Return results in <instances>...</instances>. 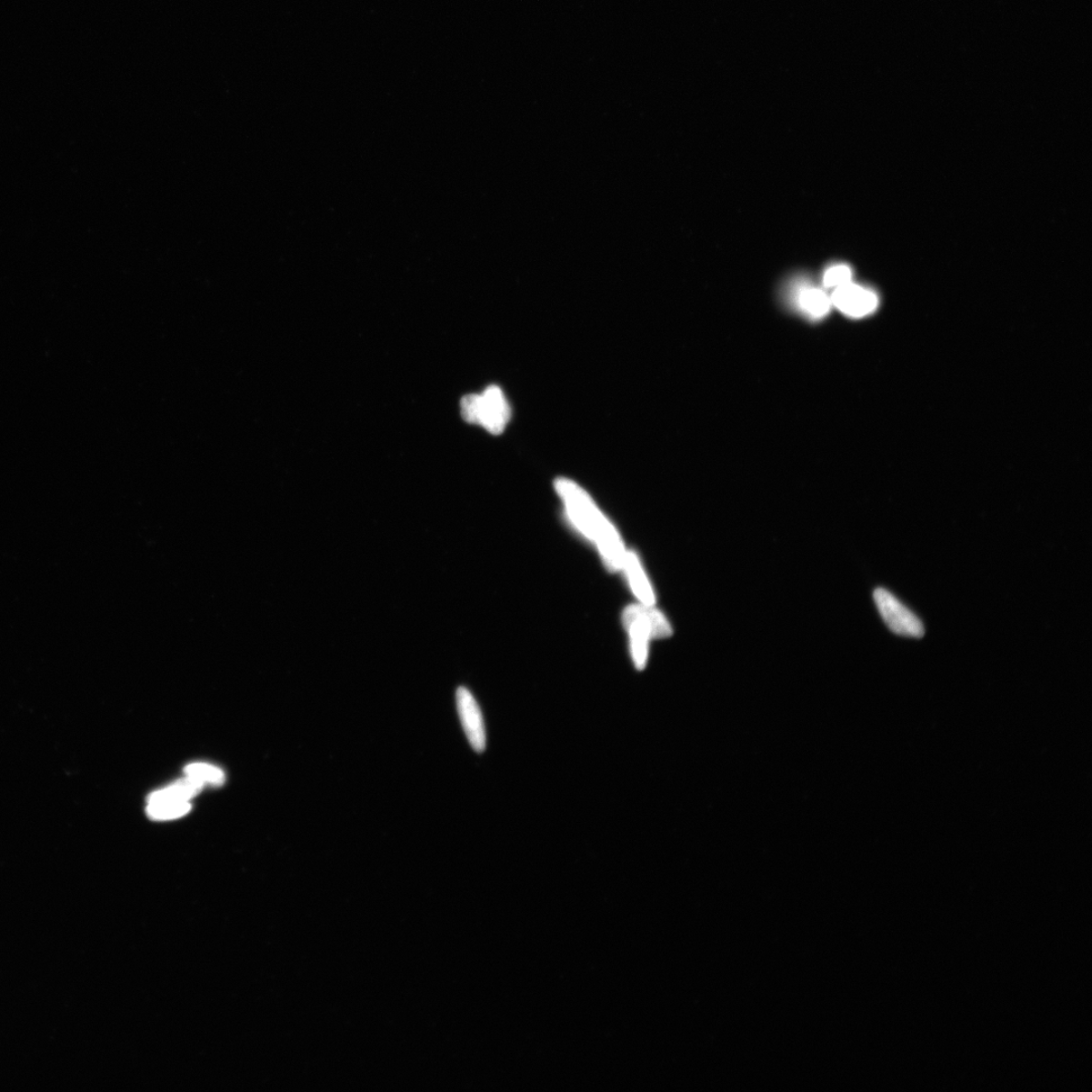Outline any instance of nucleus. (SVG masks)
Here are the masks:
<instances>
[{"label": "nucleus", "mask_w": 1092, "mask_h": 1092, "mask_svg": "<svg viewBox=\"0 0 1092 1092\" xmlns=\"http://www.w3.org/2000/svg\"><path fill=\"white\" fill-rule=\"evenodd\" d=\"M557 493L566 502L568 511L586 536L597 541L609 570L624 566L625 552L617 532L596 508L589 496L579 486L566 478L556 482Z\"/></svg>", "instance_id": "nucleus-1"}, {"label": "nucleus", "mask_w": 1092, "mask_h": 1092, "mask_svg": "<svg viewBox=\"0 0 1092 1092\" xmlns=\"http://www.w3.org/2000/svg\"><path fill=\"white\" fill-rule=\"evenodd\" d=\"M625 622L631 636L635 665L637 670H643L646 664L648 639L670 636L672 628L660 611L646 605L626 608Z\"/></svg>", "instance_id": "nucleus-2"}, {"label": "nucleus", "mask_w": 1092, "mask_h": 1092, "mask_svg": "<svg viewBox=\"0 0 1092 1092\" xmlns=\"http://www.w3.org/2000/svg\"><path fill=\"white\" fill-rule=\"evenodd\" d=\"M874 600L892 633L901 636L920 638L925 636L923 622L886 589H877Z\"/></svg>", "instance_id": "nucleus-3"}, {"label": "nucleus", "mask_w": 1092, "mask_h": 1092, "mask_svg": "<svg viewBox=\"0 0 1092 1092\" xmlns=\"http://www.w3.org/2000/svg\"><path fill=\"white\" fill-rule=\"evenodd\" d=\"M510 419V408L500 389L491 386L478 395L477 424L494 436H499Z\"/></svg>", "instance_id": "nucleus-4"}, {"label": "nucleus", "mask_w": 1092, "mask_h": 1092, "mask_svg": "<svg viewBox=\"0 0 1092 1092\" xmlns=\"http://www.w3.org/2000/svg\"><path fill=\"white\" fill-rule=\"evenodd\" d=\"M456 706L469 745L476 752H484L486 744L484 718L481 708L472 693L464 687L458 688Z\"/></svg>", "instance_id": "nucleus-5"}, {"label": "nucleus", "mask_w": 1092, "mask_h": 1092, "mask_svg": "<svg viewBox=\"0 0 1092 1092\" xmlns=\"http://www.w3.org/2000/svg\"><path fill=\"white\" fill-rule=\"evenodd\" d=\"M832 303L838 310L852 317H863L877 308L878 299L867 288L848 283L836 288Z\"/></svg>", "instance_id": "nucleus-6"}, {"label": "nucleus", "mask_w": 1092, "mask_h": 1092, "mask_svg": "<svg viewBox=\"0 0 1092 1092\" xmlns=\"http://www.w3.org/2000/svg\"><path fill=\"white\" fill-rule=\"evenodd\" d=\"M624 566L633 589L638 599L643 602L646 606H654L655 596L651 586L646 581V577L643 572L642 566L635 553H628L625 556Z\"/></svg>", "instance_id": "nucleus-7"}, {"label": "nucleus", "mask_w": 1092, "mask_h": 1092, "mask_svg": "<svg viewBox=\"0 0 1092 1092\" xmlns=\"http://www.w3.org/2000/svg\"><path fill=\"white\" fill-rule=\"evenodd\" d=\"M204 787V784L193 778H186L170 785V786L152 793L148 802L159 801H188L194 798Z\"/></svg>", "instance_id": "nucleus-8"}, {"label": "nucleus", "mask_w": 1092, "mask_h": 1092, "mask_svg": "<svg viewBox=\"0 0 1092 1092\" xmlns=\"http://www.w3.org/2000/svg\"><path fill=\"white\" fill-rule=\"evenodd\" d=\"M798 302L803 311L816 318L823 317L832 304L826 293L818 288H802Z\"/></svg>", "instance_id": "nucleus-9"}, {"label": "nucleus", "mask_w": 1092, "mask_h": 1092, "mask_svg": "<svg viewBox=\"0 0 1092 1092\" xmlns=\"http://www.w3.org/2000/svg\"><path fill=\"white\" fill-rule=\"evenodd\" d=\"M191 808L188 801L148 802L147 814L153 819L167 820L184 816Z\"/></svg>", "instance_id": "nucleus-10"}, {"label": "nucleus", "mask_w": 1092, "mask_h": 1092, "mask_svg": "<svg viewBox=\"0 0 1092 1092\" xmlns=\"http://www.w3.org/2000/svg\"><path fill=\"white\" fill-rule=\"evenodd\" d=\"M185 773L189 778L198 782L213 785H222L225 782L224 772L209 764L195 763L186 766Z\"/></svg>", "instance_id": "nucleus-11"}, {"label": "nucleus", "mask_w": 1092, "mask_h": 1092, "mask_svg": "<svg viewBox=\"0 0 1092 1092\" xmlns=\"http://www.w3.org/2000/svg\"><path fill=\"white\" fill-rule=\"evenodd\" d=\"M852 272L851 268L847 265H835L830 267L825 275L824 284L827 287H839L851 283Z\"/></svg>", "instance_id": "nucleus-12"}]
</instances>
